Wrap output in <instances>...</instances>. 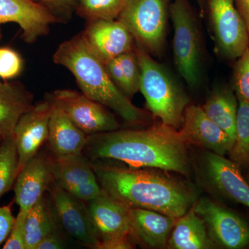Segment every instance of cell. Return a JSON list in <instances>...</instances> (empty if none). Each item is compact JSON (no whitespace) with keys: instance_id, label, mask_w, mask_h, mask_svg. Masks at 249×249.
<instances>
[{"instance_id":"obj_14","label":"cell","mask_w":249,"mask_h":249,"mask_svg":"<svg viewBox=\"0 0 249 249\" xmlns=\"http://www.w3.org/2000/svg\"><path fill=\"white\" fill-rule=\"evenodd\" d=\"M178 132L187 145L203 147L219 155L229 154L233 145L228 134L208 117L202 107L195 105L186 107Z\"/></svg>"},{"instance_id":"obj_20","label":"cell","mask_w":249,"mask_h":249,"mask_svg":"<svg viewBox=\"0 0 249 249\" xmlns=\"http://www.w3.org/2000/svg\"><path fill=\"white\" fill-rule=\"evenodd\" d=\"M34 96L19 82L0 80V137L13 136L21 116L33 106Z\"/></svg>"},{"instance_id":"obj_19","label":"cell","mask_w":249,"mask_h":249,"mask_svg":"<svg viewBox=\"0 0 249 249\" xmlns=\"http://www.w3.org/2000/svg\"><path fill=\"white\" fill-rule=\"evenodd\" d=\"M132 237L152 248H163L177 218L151 210L128 209Z\"/></svg>"},{"instance_id":"obj_4","label":"cell","mask_w":249,"mask_h":249,"mask_svg":"<svg viewBox=\"0 0 249 249\" xmlns=\"http://www.w3.org/2000/svg\"><path fill=\"white\" fill-rule=\"evenodd\" d=\"M141 70L140 91L146 107L160 123L179 129L190 98L168 70L136 45Z\"/></svg>"},{"instance_id":"obj_17","label":"cell","mask_w":249,"mask_h":249,"mask_svg":"<svg viewBox=\"0 0 249 249\" xmlns=\"http://www.w3.org/2000/svg\"><path fill=\"white\" fill-rule=\"evenodd\" d=\"M88 203L87 206L100 240L132 237L128 208L111 198L103 190Z\"/></svg>"},{"instance_id":"obj_35","label":"cell","mask_w":249,"mask_h":249,"mask_svg":"<svg viewBox=\"0 0 249 249\" xmlns=\"http://www.w3.org/2000/svg\"><path fill=\"white\" fill-rule=\"evenodd\" d=\"M65 248L63 240L58 231L46 236L39 242L36 249H62Z\"/></svg>"},{"instance_id":"obj_39","label":"cell","mask_w":249,"mask_h":249,"mask_svg":"<svg viewBox=\"0 0 249 249\" xmlns=\"http://www.w3.org/2000/svg\"><path fill=\"white\" fill-rule=\"evenodd\" d=\"M1 39V29H0V40Z\"/></svg>"},{"instance_id":"obj_40","label":"cell","mask_w":249,"mask_h":249,"mask_svg":"<svg viewBox=\"0 0 249 249\" xmlns=\"http://www.w3.org/2000/svg\"><path fill=\"white\" fill-rule=\"evenodd\" d=\"M1 139H2V138H1V137H0V142H1Z\"/></svg>"},{"instance_id":"obj_3","label":"cell","mask_w":249,"mask_h":249,"mask_svg":"<svg viewBox=\"0 0 249 249\" xmlns=\"http://www.w3.org/2000/svg\"><path fill=\"white\" fill-rule=\"evenodd\" d=\"M53 60L71 72L81 92L90 99L111 109L129 124L145 120V112L113 83L104 62L90 49L82 33L62 42Z\"/></svg>"},{"instance_id":"obj_13","label":"cell","mask_w":249,"mask_h":249,"mask_svg":"<svg viewBox=\"0 0 249 249\" xmlns=\"http://www.w3.org/2000/svg\"><path fill=\"white\" fill-rule=\"evenodd\" d=\"M82 34L90 49L104 63L136 48L133 36L118 19L88 22Z\"/></svg>"},{"instance_id":"obj_1","label":"cell","mask_w":249,"mask_h":249,"mask_svg":"<svg viewBox=\"0 0 249 249\" xmlns=\"http://www.w3.org/2000/svg\"><path fill=\"white\" fill-rule=\"evenodd\" d=\"M186 146L178 129L160 123L145 129L92 134L88 137L84 151L92 160L111 159L131 168H157L188 175Z\"/></svg>"},{"instance_id":"obj_29","label":"cell","mask_w":249,"mask_h":249,"mask_svg":"<svg viewBox=\"0 0 249 249\" xmlns=\"http://www.w3.org/2000/svg\"><path fill=\"white\" fill-rule=\"evenodd\" d=\"M237 59L234 70V87L238 100L249 102V46Z\"/></svg>"},{"instance_id":"obj_25","label":"cell","mask_w":249,"mask_h":249,"mask_svg":"<svg viewBox=\"0 0 249 249\" xmlns=\"http://www.w3.org/2000/svg\"><path fill=\"white\" fill-rule=\"evenodd\" d=\"M55 213L49 206L44 196L28 213L25 222L26 249H36L44 237L57 229Z\"/></svg>"},{"instance_id":"obj_34","label":"cell","mask_w":249,"mask_h":249,"mask_svg":"<svg viewBox=\"0 0 249 249\" xmlns=\"http://www.w3.org/2000/svg\"><path fill=\"white\" fill-rule=\"evenodd\" d=\"M129 237H112L100 240L96 249H134Z\"/></svg>"},{"instance_id":"obj_10","label":"cell","mask_w":249,"mask_h":249,"mask_svg":"<svg viewBox=\"0 0 249 249\" xmlns=\"http://www.w3.org/2000/svg\"><path fill=\"white\" fill-rule=\"evenodd\" d=\"M53 186L52 198L57 220L75 240L96 249L100 237L85 201L77 199L55 183Z\"/></svg>"},{"instance_id":"obj_28","label":"cell","mask_w":249,"mask_h":249,"mask_svg":"<svg viewBox=\"0 0 249 249\" xmlns=\"http://www.w3.org/2000/svg\"><path fill=\"white\" fill-rule=\"evenodd\" d=\"M125 0H76L75 12L88 22L117 19Z\"/></svg>"},{"instance_id":"obj_38","label":"cell","mask_w":249,"mask_h":249,"mask_svg":"<svg viewBox=\"0 0 249 249\" xmlns=\"http://www.w3.org/2000/svg\"><path fill=\"white\" fill-rule=\"evenodd\" d=\"M247 181H248L249 183V173L248 174V175H247Z\"/></svg>"},{"instance_id":"obj_37","label":"cell","mask_w":249,"mask_h":249,"mask_svg":"<svg viewBox=\"0 0 249 249\" xmlns=\"http://www.w3.org/2000/svg\"><path fill=\"white\" fill-rule=\"evenodd\" d=\"M196 1L199 5L201 14H204L205 11H206V0H196Z\"/></svg>"},{"instance_id":"obj_18","label":"cell","mask_w":249,"mask_h":249,"mask_svg":"<svg viewBox=\"0 0 249 249\" xmlns=\"http://www.w3.org/2000/svg\"><path fill=\"white\" fill-rule=\"evenodd\" d=\"M47 142L55 158L83 155L88 137L73 124L61 108L53 102Z\"/></svg>"},{"instance_id":"obj_24","label":"cell","mask_w":249,"mask_h":249,"mask_svg":"<svg viewBox=\"0 0 249 249\" xmlns=\"http://www.w3.org/2000/svg\"><path fill=\"white\" fill-rule=\"evenodd\" d=\"M105 65L113 83L129 99L140 91L141 70L136 49L111 59Z\"/></svg>"},{"instance_id":"obj_23","label":"cell","mask_w":249,"mask_h":249,"mask_svg":"<svg viewBox=\"0 0 249 249\" xmlns=\"http://www.w3.org/2000/svg\"><path fill=\"white\" fill-rule=\"evenodd\" d=\"M201 107L208 117L224 131L234 143L238 104L233 93L226 89H214Z\"/></svg>"},{"instance_id":"obj_21","label":"cell","mask_w":249,"mask_h":249,"mask_svg":"<svg viewBox=\"0 0 249 249\" xmlns=\"http://www.w3.org/2000/svg\"><path fill=\"white\" fill-rule=\"evenodd\" d=\"M172 249H210L216 246L211 240L206 224L193 207L178 218L167 242Z\"/></svg>"},{"instance_id":"obj_9","label":"cell","mask_w":249,"mask_h":249,"mask_svg":"<svg viewBox=\"0 0 249 249\" xmlns=\"http://www.w3.org/2000/svg\"><path fill=\"white\" fill-rule=\"evenodd\" d=\"M193 209L204 220L216 247L240 249L249 245L248 223L235 213L208 198H201Z\"/></svg>"},{"instance_id":"obj_15","label":"cell","mask_w":249,"mask_h":249,"mask_svg":"<svg viewBox=\"0 0 249 249\" xmlns=\"http://www.w3.org/2000/svg\"><path fill=\"white\" fill-rule=\"evenodd\" d=\"M201 167L205 178L214 189L249 209V183L234 162L208 151L203 156Z\"/></svg>"},{"instance_id":"obj_7","label":"cell","mask_w":249,"mask_h":249,"mask_svg":"<svg viewBox=\"0 0 249 249\" xmlns=\"http://www.w3.org/2000/svg\"><path fill=\"white\" fill-rule=\"evenodd\" d=\"M206 10L217 48L236 59L249 46V34L234 0H206Z\"/></svg>"},{"instance_id":"obj_6","label":"cell","mask_w":249,"mask_h":249,"mask_svg":"<svg viewBox=\"0 0 249 249\" xmlns=\"http://www.w3.org/2000/svg\"><path fill=\"white\" fill-rule=\"evenodd\" d=\"M170 16L174 28L175 66L187 84L196 88L201 81L202 50L197 24L188 0L170 2Z\"/></svg>"},{"instance_id":"obj_2","label":"cell","mask_w":249,"mask_h":249,"mask_svg":"<svg viewBox=\"0 0 249 249\" xmlns=\"http://www.w3.org/2000/svg\"><path fill=\"white\" fill-rule=\"evenodd\" d=\"M93 168L102 190L128 209L151 210L178 219L196 204L192 188L164 174L131 167Z\"/></svg>"},{"instance_id":"obj_30","label":"cell","mask_w":249,"mask_h":249,"mask_svg":"<svg viewBox=\"0 0 249 249\" xmlns=\"http://www.w3.org/2000/svg\"><path fill=\"white\" fill-rule=\"evenodd\" d=\"M23 60L19 53L10 47H0V78H16L23 70Z\"/></svg>"},{"instance_id":"obj_27","label":"cell","mask_w":249,"mask_h":249,"mask_svg":"<svg viewBox=\"0 0 249 249\" xmlns=\"http://www.w3.org/2000/svg\"><path fill=\"white\" fill-rule=\"evenodd\" d=\"M19 157L14 136L0 142V199L12 188L18 178Z\"/></svg>"},{"instance_id":"obj_8","label":"cell","mask_w":249,"mask_h":249,"mask_svg":"<svg viewBox=\"0 0 249 249\" xmlns=\"http://www.w3.org/2000/svg\"><path fill=\"white\" fill-rule=\"evenodd\" d=\"M78 128L86 134L117 130L120 124L107 107L83 93L74 90L58 89L49 96Z\"/></svg>"},{"instance_id":"obj_33","label":"cell","mask_w":249,"mask_h":249,"mask_svg":"<svg viewBox=\"0 0 249 249\" xmlns=\"http://www.w3.org/2000/svg\"><path fill=\"white\" fill-rule=\"evenodd\" d=\"M15 220L9 206H0V245L7 240Z\"/></svg>"},{"instance_id":"obj_5","label":"cell","mask_w":249,"mask_h":249,"mask_svg":"<svg viewBox=\"0 0 249 249\" xmlns=\"http://www.w3.org/2000/svg\"><path fill=\"white\" fill-rule=\"evenodd\" d=\"M170 0H125L118 19L133 36L136 45L152 55L163 52Z\"/></svg>"},{"instance_id":"obj_22","label":"cell","mask_w":249,"mask_h":249,"mask_svg":"<svg viewBox=\"0 0 249 249\" xmlns=\"http://www.w3.org/2000/svg\"><path fill=\"white\" fill-rule=\"evenodd\" d=\"M53 183L69 192L77 186L97 181L93 165L83 155L52 160Z\"/></svg>"},{"instance_id":"obj_32","label":"cell","mask_w":249,"mask_h":249,"mask_svg":"<svg viewBox=\"0 0 249 249\" xmlns=\"http://www.w3.org/2000/svg\"><path fill=\"white\" fill-rule=\"evenodd\" d=\"M27 213L19 211L9 237L4 245V249H26L25 222Z\"/></svg>"},{"instance_id":"obj_26","label":"cell","mask_w":249,"mask_h":249,"mask_svg":"<svg viewBox=\"0 0 249 249\" xmlns=\"http://www.w3.org/2000/svg\"><path fill=\"white\" fill-rule=\"evenodd\" d=\"M229 156L239 168H249V102L243 100H238L235 139Z\"/></svg>"},{"instance_id":"obj_12","label":"cell","mask_w":249,"mask_h":249,"mask_svg":"<svg viewBox=\"0 0 249 249\" xmlns=\"http://www.w3.org/2000/svg\"><path fill=\"white\" fill-rule=\"evenodd\" d=\"M52 107L49 97L45 101L33 105L21 116L16 124L13 136L19 157V173L27 162L37 155L39 149L47 141Z\"/></svg>"},{"instance_id":"obj_31","label":"cell","mask_w":249,"mask_h":249,"mask_svg":"<svg viewBox=\"0 0 249 249\" xmlns=\"http://www.w3.org/2000/svg\"><path fill=\"white\" fill-rule=\"evenodd\" d=\"M43 5L58 19L59 23H66L75 12L76 0H36Z\"/></svg>"},{"instance_id":"obj_11","label":"cell","mask_w":249,"mask_h":249,"mask_svg":"<svg viewBox=\"0 0 249 249\" xmlns=\"http://www.w3.org/2000/svg\"><path fill=\"white\" fill-rule=\"evenodd\" d=\"M17 24L22 31L23 40L29 44L49 34L58 19L36 0H0V25Z\"/></svg>"},{"instance_id":"obj_16","label":"cell","mask_w":249,"mask_h":249,"mask_svg":"<svg viewBox=\"0 0 249 249\" xmlns=\"http://www.w3.org/2000/svg\"><path fill=\"white\" fill-rule=\"evenodd\" d=\"M53 182L52 160L37 154L18 174L14 187L19 211L29 213Z\"/></svg>"},{"instance_id":"obj_36","label":"cell","mask_w":249,"mask_h":249,"mask_svg":"<svg viewBox=\"0 0 249 249\" xmlns=\"http://www.w3.org/2000/svg\"><path fill=\"white\" fill-rule=\"evenodd\" d=\"M249 34V0H234Z\"/></svg>"}]
</instances>
